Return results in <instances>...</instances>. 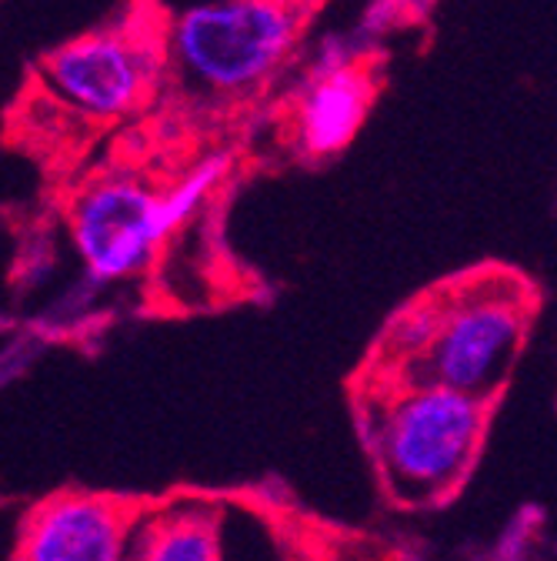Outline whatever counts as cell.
Returning a JSON list of instances; mask_svg holds the SVG:
<instances>
[{"label":"cell","instance_id":"6da1fadb","mask_svg":"<svg viewBox=\"0 0 557 561\" xmlns=\"http://www.w3.org/2000/svg\"><path fill=\"white\" fill-rule=\"evenodd\" d=\"M487 414V398L438 381H397L368 408V442L391 499L407 508L448 502L477 465Z\"/></svg>","mask_w":557,"mask_h":561},{"label":"cell","instance_id":"7a4b0ae2","mask_svg":"<svg viewBox=\"0 0 557 561\" xmlns=\"http://www.w3.org/2000/svg\"><path fill=\"white\" fill-rule=\"evenodd\" d=\"M311 8L314 0H204L171 21V64L200 94H251L294 57Z\"/></svg>","mask_w":557,"mask_h":561},{"label":"cell","instance_id":"3957f363","mask_svg":"<svg viewBox=\"0 0 557 561\" xmlns=\"http://www.w3.org/2000/svg\"><path fill=\"white\" fill-rule=\"evenodd\" d=\"M527 334V288L518 280L471 277L444 295V314L428 355L397 381H438L491 401L521 355Z\"/></svg>","mask_w":557,"mask_h":561},{"label":"cell","instance_id":"277c9868","mask_svg":"<svg viewBox=\"0 0 557 561\" xmlns=\"http://www.w3.org/2000/svg\"><path fill=\"white\" fill-rule=\"evenodd\" d=\"M164 64H171L167 41L154 47L151 31L104 27L57 44L44 54V88L63 104L94 121H117L141 107Z\"/></svg>","mask_w":557,"mask_h":561},{"label":"cell","instance_id":"5b68a950","mask_svg":"<svg viewBox=\"0 0 557 561\" xmlns=\"http://www.w3.org/2000/svg\"><path fill=\"white\" fill-rule=\"evenodd\" d=\"M67 225L88 280L101 288L137 277L171 238L164 191L134 174H107L88 184L67 210Z\"/></svg>","mask_w":557,"mask_h":561},{"label":"cell","instance_id":"8992f818","mask_svg":"<svg viewBox=\"0 0 557 561\" xmlns=\"http://www.w3.org/2000/svg\"><path fill=\"white\" fill-rule=\"evenodd\" d=\"M137 512L114 495L57 491L24 515L11 561H127Z\"/></svg>","mask_w":557,"mask_h":561},{"label":"cell","instance_id":"52a82bcc","mask_svg":"<svg viewBox=\"0 0 557 561\" xmlns=\"http://www.w3.org/2000/svg\"><path fill=\"white\" fill-rule=\"evenodd\" d=\"M378 81L364 60L307 75L294 107V145L311 161L337 158L368 121Z\"/></svg>","mask_w":557,"mask_h":561},{"label":"cell","instance_id":"ba28073f","mask_svg":"<svg viewBox=\"0 0 557 561\" xmlns=\"http://www.w3.org/2000/svg\"><path fill=\"white\" fill-rule=\"evenodd\" d=\"M127 561H224L221 508L190 499L141 508Z\"/></svg>","mask_w":557,"mask_h":561},{"label":"cell","instance_id":"9c48e42d","mask_svg":"<svg viewBox=\"0 0 557 561\" xmlns=\"http://www.w3.org/2000/svg\"><path fill=\"white\" fill-rule=\"evenodd\" d=\"M441 314H444V295H428L421 301L407 305L391 321L387 337H384V355L397 378L407 375L431 351L438 328H441Z\"/></svg>","mask_w":557,"mask_h":561},{"label":"cell","instance_id":"30bf717a","mask_svg":"<svg viewBox=\"0 0 557 561\" xmlns=\"http://www.w3.org/2000/svg\"><path fill=\"white\" fill-rule=\"evenodd\" d=\"M228 168H231L228 154H211L200 164H194L174 187L164 191V221H167L171 234L181 231L197 215L200 204L211 197V191L224 181Z\"/></svg>","mask_w":557,"mask_h":561},{"label":"cell","instance_id":"8fae6325","mask_svg":"<svg viewBox=\"0 0 557 561\" xmlns=\"http://www.w3.org/2000/svg\"><path fill=\"white\" fill-rule=\"evenodd\" d=\"M394 4H397L404 24H421V21L431 18V11H434L438 0H394Z\"/></svg>","mask_w":557,"mask_h":561}]
</instances>
